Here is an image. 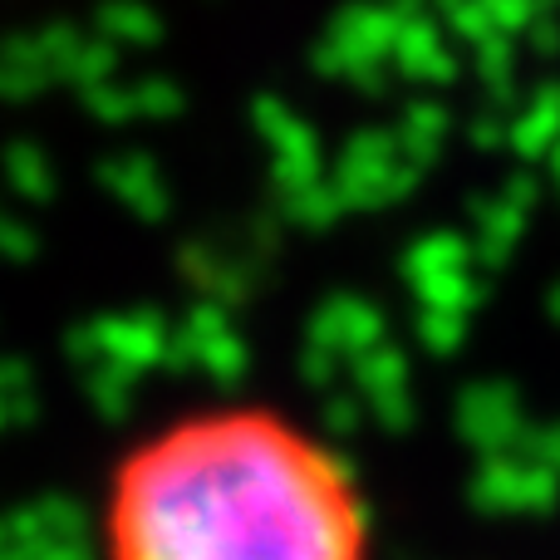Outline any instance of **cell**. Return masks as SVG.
I'll use <instances>...</instances> for the list:
<instances>
[{"label":"cell","instance_id":"obj_1","mask_svg":"<svg viewBox=\"0 0 560 560\" xmlns=\"http://www.w3.org/2000/svg\"><path fill=\"white\" fill-rule=\"evenodd\" d=\"M104 560H374L359 472L271 404H217L118 457Z\"/></svg>","mask_w":560,"mask_h":560}]
</instances>
